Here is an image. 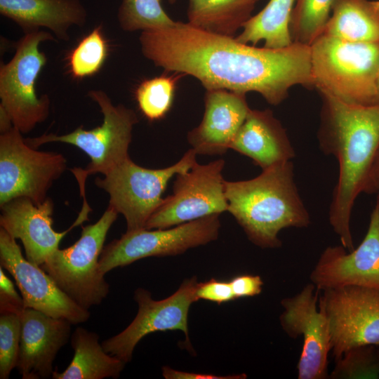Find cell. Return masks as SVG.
<instances>
[{"label":"cell","instance_id":"obj_16","mask_svg":"<svg viewBox=\"0 0 379 379\" xmlns=\"http://www.w3.org/2000/svg\"><path fill=\"white\" fill-rule=\"evenodd\" d=\"M310 279L320 291L345 286L379 289V198L360 244L350 251L342 245L326 247Z\"/></svg>","mask_w":379,"mask_h":379},{"label":"cell","instance_id":"obj_10","mask_svg":"<svg viewBox=\"0 0 379 379\" xmlns=\"http://www.w3.org/2000/svg\"><path fill=\"white\" fill-rule=\"evenodd\" d=\"M220 214L211 215L173 227L126 231L105 246L99 258V270L105 275L147 257L175 255L218 239Z\"/></svg>","mask_w":379,"mask_h":379},{"label":"cell","instance_id":"obj_6","mask_svg":"<svg viewBox=\"0 0 379 379\" xmlns=\"http://www.w3.org/2000/svg\"><path fill=\"white\" fill-rule=\"evenodd\" d=\"M87 95L95 102L102 114L100 126L85 130L82 126L63 135L43 134L25 138L34 148L53 142L74 145L91 159L85 169H71L77 179L86 180L95 173L105 175L114 167L129 158L128 148L132 140L134 126L138 122L136 113L122 104L114 105L108 95L102 90H91Z\"/></svg>","mask_w":379,"mask_h":379},{"label":"cell","instance_id":"obj_36","mask_svg":"<svg viewBox=\"0 0 379 379\" xmlns=\"http://www.w3.org/2000/svg\"><path fill=\"white\" fill-rule=\"evenodd\" d=\"M371 185V194H376L379 198V147L372 168Z\"/></svg>","mask_w":379,"mask_h":379},{"label":"cell","instance_id":"obj_28","mask_svg":"<svg viewBox=\"0 0 379 379\" xmlns=\"http://www.w3.org/2000/svg\"><path fill=\"white\" fill-rule=\"evenodd\" d=\"M161 1L122 0L117 13L120 28L129 32L173 25L175 21L164 11Z\"/></svg>","mask_w":379,"mask_h":379},{"label":"cell","instance_id":"obj_26","mask_svg":"<svg viewBox=\"0 0 379 379\" xmlns=\"http://www.w3.org/2000/svg\"><path fill=\"white\" fill-rule=\"evenodd\" d=\"M335 0H295L289 29L293 43L310 46L324 32Z\"/></svg>","mask_w":379,"mask_h":379},{"label":"cell","instance_id":"obj_22","mask_svg":"<svg viewBox=\"0 0 379 379\" xmlns=\"http://www.w3.org/2000/svg\"><path fill=\"white\" fill-rule=\"evenodd\" d=\"M74 357L62 372L54 371V379L118 378L126 362L107 353L99 343V335L77 327L71 338Z\"/></svg>","mask_w":379,"mask_h":379},{"label":"cell","instance_id":"obj_29","mask_svg":"<svg viewBox=\"0 0 379 379\" xmlns=\"http://www.w3.org/2000/svg\"><path fill=\"white\" fill-rule=\"evenodd\" d=\"M108 45L101 25L95 27L71 51L69 67L72 76L83 79L95 74L103 66Z\"/></svg>","mask_w":379,"mask_h":379},{"label":"cell","instance_id":"obj_32","mask_svg":"<svg viewBox=\"0 0 379 379\" xmlns=\"http://www.w3.org/2000/svg\"><path fill=\"white\" fill-rule=\"evenodd\" d=\"M197 299H203L221 304L236 299L230 281L214 279L199 283Z\"/></svg>","mask_w":379,"mask_h":379},{"label":"cell","instance_id":"obj_1","mask_svg":"<svg viewBox=\"0 0 379 379\" xmlns=\"http://www.w3.org/2000/svg\"><path fill=\"white\" fill-rule=\"evenodd\" d=\"M139 42L155 66L192 76L206 90L256 92L276 106L295 86L313 88L310 46L259 48L182 22L141 31Z\"/></svg>","mask_w":379,"mask_h":379},{"label":"cell","instance_id":"obj_5","mask_svg":"<svg viewBox=\"0 0 379 379\" xmlns=\"http://www.w3.org/2000/svg\"><path fill=\"white\" fill-rule=\"evenodd\" d=\"M118 214L108 206L96 222L82 227L74 244L56 249L40 266L63 292L86 310L100 305L109 292L99 270V258Z\"/></svg>","mask_w":379,"mask_h":379},{"label":"cell","instance_id":"obj_23","mask_svg":"<svg viewBox=\"0 0 379 379\" xmlns=\"http://www.w3.org/2000/svg\"><path fill=\"white\" fill-rule=\"evenodd\" d=\"M322 34L352 42L379 43V0H335Z\"/></svg>","mask_w":379,"mask_h":379},{"label":"cell","instance_id":"obj_39","mask_svg":"<svg viewBox=\"0 0 379 379\" xmlns=\"http://www.w3.org/2000/svg\"><path fill=\"white\" fill-rule=\"evenodd\" d=\"M376 347H377V351H378V359H379V345H376Z\"/></svg>","mask_w":379,"mask_h":379},{"label":"cell","instance_id":"obj_17","mask_svg":"<svg viewBox=\"0 0 379 379\" xmlns=\"http://www.w3.org/2000/svg\"><path fill=\"white\" fill-rule=\"evenodd\" d=\"M53 201L48 197L39 205L28 198L18 197L1 206V227L21 241L26 258L39 266L59 248L60 241L68 232L88 220L79 213L69 228L58 232L53 228Z\"/></svg>","mask_w":379,"mask_h":379},{"label":"cell","instance_id":"obj_34","mask_svg":"<svg viewBox=\"0 0 379 379\" xmlns=\"http://www.w3.org/2000/svg\"><path fill=\"white\" fill-rule=\"evenodd\" d=\"M236 298L253 297L262 290L263 281L259 275L241 274L230 281Z\"/></svg>","mask_w":379,"mask_h":379},{"label":"cell","instance_id":"obj_11","mask_svg":"<svg viewBox=\"0 0 379 379\" xmlns=\"http://www.w3.org/2000/svg\"><path fill=\"white\" fill-rule=\"evenodd\" d=\"M219 159L206 164L197 161L175 176L173 194L164 198L145 228L165 229L227 211L222 170Z\"/></svg>","mask_w":379,"mask_h":379},{"label":"cell","instance_id":"obj_31","mask_svg":"<svg viewBox=\"0 0 379 379\" xmlns=\"http://www.w3.org/2000/svg\"><path fill=\"white\" fill-rule=\"evenodd\" d=\"M20 314L1 313L0 316V378L8 379L17 366L20 343Z\"/></svg>","mask_w":379,"mask_h":379},{"label":"cell","instance_id":"obj_9","mask_svg":"<svg viewBox=\"0 0 379 379\" xmlns=\"http://www.w3.org/2000/svg\"><path fill=\"white\" fill-rule=\"evenodd\" d=\"M65 157L29 145L15 126L0 134V206L18 197L42 204L65 172Z\"/></svg>","mask_w":379,"mask_h":379},{"label":"cell","instance_id":"obj_21","mask_svg":"<svg viewBox=\"0 0 379 379\" xmlns=\"http://www.w3.org/2000/svg\"><path fill=\"white\" fill-rule=\"evenodd\" d=\"M0 13L24 34L44 27L62 41H68L69 29L82 27L88 18L80 0H0Z\"/></svg>","mask_w":379,"mask_h":379},{"label":"cell","instance_id":"obj_24","mask_svg":"<svg viewBox=\"0 0 379 379\" xmlns=\"http://www.w3.org/2000/svg\"><path fill=\"white\" fill-rule=\"evenodd\" d=\"M260 0H188L190 25L215 34L233 36L251 18Z\"/></svg>","mask_w":379,"mask_h":379},{"label":"cell","instance_id":"obj_4","mask_svg":"<svg viewBox=\"0 0 379 379\" xmlns=\"http://www.w3.org/2000/svg\"><path fill=\"white\" fill-rule=\"evenodd\" d=\"M313 88L345 102H379V43L352 42L321 34L310 45Z\"/></svg>","mask_w":379,"mask_h":379},{"label":"cell","instance_id":"obj_13","mask_svg":"<svg viewBox=\"0 0 379 379\" xmlns=\"http://www.w3.org/2000/svg\"><path fill=\"white\" fill-rule=\"evenodd\" d=\"M198 285L197 277H192L185 280L173 295L161 300H153L149 291L138 288L134 293L138 306L136 317L123 331L102 342L104 350L127 363L142 338L154 332L173 330L185 333V344L191 349L188 314L191 305L198 300Z\"/></svg>","mask_w":379,"mask_h":379},{"label":"cell","instance_id":"obj_25","mask_svg":"<svg viewBox=\"0 0 379 379\" xmlns=\"http://www.w3.org/2000/svg\"><path fill=\"white\" fill-rule=\"evenodd\" d=\"M295 1L270 0L243 25L241 33L235 39L253 46L263 41V47L267 48L289 46L293 44L289 25Z\"/></svg>","mask_w":379,"mask_h":379},{"label":"cell","instance_id":"obj_7","mask_svg":"<svg viewBox=\"0 0 379 379\" xmlns=\"http://www.w3.org/2000/svg\"><path fill=\"white\" fill-rule=\"evenodd\" d=\"M55 40L52 33L44 30L25 33L15 44L13 58L1 65L0 107L22 133L30 132L49 116L50 98L47 94L38 97L35 84L47 62L39 45Z\"/></svg>","mask_w":379,"mask_h":379},{"label":"cell","instance_id":"obj_19","mask_svg":"<svg viewBox=\"0 0 379 379\" xmlns=\"http://www.w3.org/2000/svg\"><path fill=\"white\" fill-rule=\"evenodd\" d=\"M249 110L245 93L225 89L206 90L202 121L187 133L192 149L197 154H225Z\"/></svg>","mask_w":379,"mask_h":379},{"label":"cell","instance_id":"obj_37","mask_svg":"<svg viewBox=\"0 0 379 379\" xmlns=\"http://www.w3.org/2000/svg\"><path fill=\"white\" fill-rule=\"evenodd\" d=\"M378 96H379V73H378Z\"/></svg>","mask_w":379,"mask_h":379},{"label":"cell","instance_id":"obj_33","mask_svg":"<svg viewBox=\"0 0 379 379\" xmlns=\"http://www.w3.org/2000/svg\"><path fill=\"white\" fill-rule=\"evenodd\" d=\"M25 308L23 299L15 289L11 280L0 267V310L1 313L13 312L20 314Z\"/></svg>","mask_w":379,"mask_h":379},{"label":"cell","instance_id":"obj_38","mask_svg":"<svg viewBox=\"0 0 379 379\" xmlns=\"http://www.w3.org/2000/svg\"><path fill=\"white\" fill-rule=\"evenodd\" d=\"M170 4H174L176 0H168Z\"/></svg>","mask_w":379,"mask_h":379},{"label":"cell","instance_id":"obj_8","mask_svg":"<svg viewBox=\"0 0 379 379\" xmlns=\"http://www.w3.org/2000/svg\"><path fill=\"white\" fill-rule=\"evenodd\" d=\"M197 154L190 149L173 165L159 169L140 166L129 157L97 178L95 183L109 194V206L124 217L126 231L142 229L161 204L169 180L189 170Z\"/></svg>","mask_w":379,"mask_h":379},{"label":"cell","instance_id":"obj_20","mask_svg":"<svg viewBox=\"0 0 379 379\" xmlns=\"http://www.w3.org/2000/svg\"><path fill=\"white\" fill-rule=\"evenodd\" d=\"M230 149L250 158L262 170L295 157L286 129L268 109H250Z\"/></svg>","mask_w":379,"mask_h":379},{"label":"cell","instance_id":"obj_30","mask_svg":"<svg viewBox=\"0 0 379 379\" xmlns=\"http://www.w3.org/2000/svg\"><path fill=\"white\" fill-rule=\"evenodd\" d=\"M331 379L379 378V359L376 345H364L346 350L335 360Z\"/></svg>","mask_w":379,"mask_h":379},{"label":"cell","instance_id":"obj_3","mask_svg":"<svg viewBox=\"0 0 379 379\" xmlns=\"http://www.w3.org/2000/svg\"><path fill=\"white\" fill-rule=\"evenodd\" d=\"M291 161L262 170L257 177L225 181L227 211L250 241L262 248L281 246L285 228L307 227L310 215L294 181Z\"/></svg>","mask_w":379,"mask_h":379},{"label":"cell","instance_id":"obj_12","mask_svg":"<svg viewBox=\"0 0 379 379\" xmlns=\"http://www.w3.org/2000/svg\"><path fill=\"white\" fill-rule=\"evenodd\" d=\"M318 306L328 321L335 360L351 347L379 345V289L356 286L325 289Z\"/></svg>","mask_w":379,"mask_h":379},{"label":"cell","instance_id":"obj_27","mask_svg":"<svg viewBox=\"0 0 379 379\" xmlns=\"http://www.w3.org/2000/svg\"><path fill=\"white\" fill-rule=\"evenodd\" d=\"M186 76L173 72L142 81L135 91L139 109L150 121L160 120L171 109L177 84Z\"/></svg>","mask_w":379,"mask_h":379},{"label":"cell","instance_id":"obj_18","mask_svg":"<svg viewBox=\"0 0 379 379\" xmlns=\"http://www.w3.org/2000/svg\"><path fill=\"white\" fill-rule=\"evenodd\" d=\"M21 333L17 368L23 379L52 377L53 364L69 339L70 321L32 308L20 314Z\"/></svg>","mask_w":379,"mask_h":379},{"label":"cell","instance_id":"obj_15","mask_svg":"<svg viewBox=\"0 0 379 379\" xmlns=\"http://www.w3.org/2000/svg\"><path fill=\"white\" fill-rule=\"evenodd\" d=\"M0 264L14 278L25 308L65 319L72 324L84 323L89 319L88 310L71 299L40 266L24 258L15 239L1 227Z\"/></svg>","mask_w":379,"mask_h":379},{"label":"cell","instance_id":"obj_14","mask_svg":"<svg viewBox=\"0 0 379 379\" xmlns=\"http://www.w3.org/2000/svg\"><path fill=\"white\" fill-rule=\"evenodd\" d=\"M320 293L310 282L280 302L283 307L279 316L281 328L291 338H302L297 364L298 379L329 378L328 357L331 344L327 319L318 306Z\"/></svg>","mask_w":379,"mask_h":379},{"label":"cell","instance_id":"obj_2","mask_svg":"<svg viewBox=\"0 0 379 379\" xmlns=\"http://www.w3.org/2000/svg\"><path fill=\"white\" fill-rule=\"evenodd\" d=\"M319 94V146L339 166L328 220L341 245L350 251L354 248L350 228L354 202L360 194H371V172L379 147V102L359 105Z\"/></svg>","mask_w":379,"mask_h":379},{"label":"cell","instance_id":"obj_35","mask_svg":"<svg viewBox=\"0 0 379 379\" xmlns=\"http://www.w3.org/2000/svg\"><path fill=\"white\" fill-rule=\"evenodd\" d=\"M162 375L166 379H244L246 378L244 373L221 376L177 371L167 366L162 367Z\"/></svg>","mask_w":379,"mask_h":379}]
</instances>
